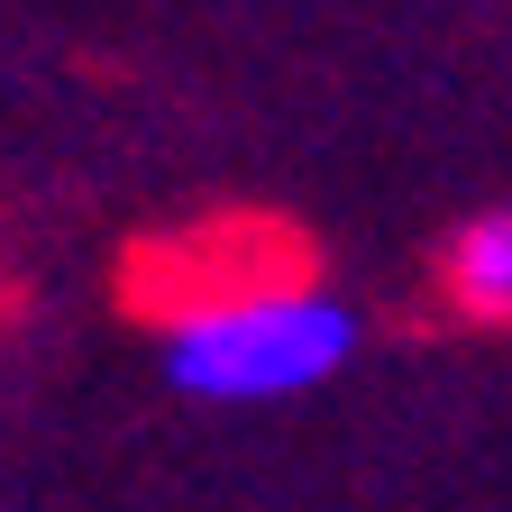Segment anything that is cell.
I'll return each instance as SVG.
<instances>
[{
	"label": "cell",
	"instance_id": "6da1fadb",
	"mask_svg": "<svg viewBox=\"0 0 512 512\" xmlns=\"http://www.w3.org/2000/svg\"><path fill=\"white\" fill-rule=\"evenodd\" d=\"M348 348H357V320L320 284L275 275L183 311L165 330V375L202 403H284V394H311L320 375H339Z\"/></svg>",
	"mask_w": 512,
	"mask_h": 512
},
{
	"label": "cell",
	"instance_id": "7a4b0ae2",
	"mask_svg": "<svg viewBox=\"0 0 512 512\" xmlns=\"http://www.w3.org/2000/svg\"><path fill=\"white\" fill-rule=\"evenodd\" d=\"M439 284H448V302H458L467 320L512 330V211H485V220H467L458 238H448Z\"/></svg>",
	"mask_w": 512,
	"mask_h": 512
}]
</instances>
